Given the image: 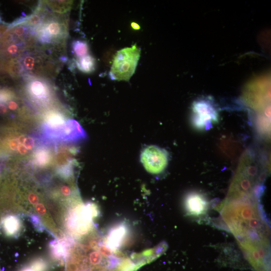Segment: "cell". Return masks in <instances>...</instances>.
Wrapping results in <instances>:
<instances>
[{
  "label": "cell",
  "mask_w": 271,
  "mask_h": 271,
  "mask_svg": "<svg viewBox=\"0 0 271 271\" xmlns=\"http://www.w3.org/2000/svg\"><path fill=\"white\" fill-rule=\"evenodd\" d=\"M261 208L254 203L240 201L220 209L224 221L245 256L268 249L265 216Z\"/></svg>",
  "instance_id": "1"
},
{
  "label": "cell",
  "mask_w": 271,
  "mask_h": 271,
  "mask_svg": "<svg viewBox=\"0 0 271 271\" xmlns=\"http://www.w3.org/2000/svg\"><path fill=\"white\" fill-rule=\"evenodd\" d=\"M34 31L36 42L44 46L63 44L68 36V22L62 15L48 12Z\"/></svg>",
  "instance_id": "2"
},
{
  "label": "cell",
  "mask_w": 271,
  "mask_h": 271,
  "mask_svg": "<svg viewBox=\"0 0 271 271\" xmlns=\"http://www.w3.org/2000/svg\"><path fill=\"white\" fill-rule=\"evenodd\" d=\"M35 46L27 49L18 58L24 77L32 76L42 77L55 70V64Z\"/></svg>",
  "instance_id": "3"
},
{
  "label": "cell",
  "mask_w": 271,
  "mask_h": 271,
  "mask_svg": "<svg viewBox=\"0 0 271 271\" xmlns=\"http://www.w3.org/2000/svg\"><path fill=\"white\" fill-rule=\"evenodd\" d=\"M140 57L136 44L117 52L109 72L111 79L128 80L134 73Z\"/></svg>",
  "instance_id": "4"
},
{
  "label": "cell",
  "mask_w": 271,
  "mask_h": 271,
  "mask_svg": "<svg viewBox=\"0 0 271 271\" xmlns=\"http://www.w3.org/2000/svg\"><path fill=\"white\" fill-rule=\"evenodd\" d=\"M192 111V123L197 129H208L218 121L217 111L208 99L195 101L193 104Z\"/></svg>",
  "instance_id": "5"
},
{
  "label": "cell",
  "mask_w": 271,
  "mask_h": 271,
  "mask_svg": "<svg viewBox=\"0 0 271 271\" xmlns=\"http://www.w3.org/2000/svg\"><path fill=\"white\" fill-rule=\"evenodd\" d=\"M141 161L145 169L153 174L162 172L167 166L169 155L166 150L157 146H149L142 151Z\"/></svg>",
  "instance_id": "6"
},
{
  "label": "cell",
  "mask_w": 271,
  "mask_h": 271,
  "mask_svg": "<svg viewBox=\"0 0 271 271\" xmlns=\"http://www.w3.org/2000/svg\"><path fill=\"white\" fill-rule=\"evenodd\" d=\"M26 89L29 98L37 104L42 105L48 103L52 94L49 83L45 78L27 76Z\"/></svg>",
  "instance_id": "7"
},
{
  "label": "cell",
  "mask_w": 271,
  "mask_h": 271,
  "mask_svg": "<svg viewBox=\"0 0 271 271\" xmlns=\"http://www.w3.org/2000/svg\"><path fill=\"white\" fill-rule=\"evenodd\" d=\"M48 136L64 142H76L85 139L86 133L77 121L71 119L50 132Z\"/></svg>",
  "instance_id": "8"
},
{
  "label": "cell",
  "mask_w": 271,
  "mask_h": 271,
  "mask_svg": "<svg viewBox=\"0 0 271 271\" xmlns=\"http://www.w3.org/2000/svg\"><path fill=\"white\" fill-rule=\"evenodd\" d=\"M184 205L188 215L197 217L203 215L207 212L209 202L203 194L193 191L186 196Z\"/></svg>",
  "instance_id": "9"
},
{
  "label": "cell",
  "mask_w": 271,
  "mask_h": 271,
  "mask_svg": "<svg viewBox=\"0 0 271 271\" xmlns=\"http://www.w3.org/2000/svg\"><path fill=\"white\" fill-rule=\"evenodd\" d=\"M128 232L127 226L124 222L114 226L110 229L104 238V245L112 251H118L125 241Z\"/></svg>",
  "instance_id": "10"
},
{
  "label": "cell",
  "mask_w": 271,
  "mask_h": 271,
  "mask_svg": "<svg viewBox=\"0 0 271 271\" xmlns=\"http://www.w3.org/2000/svg\"><path fill=\"white\" fill-rule=\"evenodd\" d=\"M28 48L26 42L15 39L12 36L11 40L0 47V55L8 60L18 59Z\"/></svg>",
  "instance_id": "11"
},
{
  "label": "cell",
  "mask_w": 271,
  "mask_h": 271,
  "mask_svg": "<svg viewBox=\"0 0 271 271\" xmlns=\"http://www.w3.org/2000/svg\"><path fill=\"white\" fill-rule=\"evenodd\" d=\"M77 68L85 73H91L95 69L96 61L95 58L91 55H87L83 57L78 58L76 61Z\"/></svg>",
  "instance_id": "12"
},
{
  "label": "cell",
  "mask_w": 271,
  "mask_h": 271,
  "mask_svg": "<svg viewBox=\"0 0 271 271\" xmlns=\"http://www.w3.org/2000/svg\"><path fill=\"white\" fill-rule=\"evenodd\" d=\"M47 5L53 12L62 15L71 9L72 1H44Z\"/></svg>",
  "instance_id": "13"
},
{
  "label": "cell",
  "mask_w": 271,
  "mask_h": 271,
  "mask_svg": "<svg viewBox=\"0 0 271 271\" xmlns=\"http://www.w3.org/2000/svg\"><path fill=\"white\" fill-rule=\"evenodd\" d=\"M71 47L74 54L77 58L88 55L89 45L85 41L75 40L72 43Z\"/></svg>",
  "instance_id": "14"
},
{
  "label": "cell",
  "mask_w": 271,
  "mask_h": 271,
  "mask_svg": "<svg viewBox=\"0 0 271 271\" xmlns=\"http://www.w3.org/2000/svg\"><path fill=\"white\" fill-rule=\"evenodd\" d=\"M6 72L14 78H18L23 76L22 69L18 58L8 60Z\"/></svg>",
  "instance_id": "15"
},
{
  "label": "cell",
  "mask_w": 271,
  "mask_h": 271,
  "mask_svg": "<svg viewBox=\"0 0 271 271\" xmlns=\"http://www.w3.org/2000/svg\"><path fill=\"white\" fill-rule=\"evenodd\" d=\"M18 221L13 216H8L4 221V228L6 233L9 235L14 234L18 229Z\"/></svg>",
  "instance_id": "16"
},
{
  "label": "cell",
  "mask_w": 271,
  "mask_h": 271,
  "mask_svg": "<svg viewBox=\"0 0 271 271\" xmlns=\"http://www.w3.org/2000/svg\"><path fill=\"white\" fill-rule=\"evenodd\" d=\"M34 161L39 166H44L50 161L49 153L44 149H39L36 152L34 155Z\"/></svg>",
  "instance_id": "17"
},
{
  "label": "cell",
  "mask_w": 271,
  "mask_h": 271,
  "mask_svg": "<svg viewBox=\"0 0 271 271\" xmlns=\"http://www.w3.org/2000/svg\"><path fill=\"white\" fill-rule=\"evenodd\" d=\"M15 97L14 93L7 88H0V103H7Z\"/></svg>",
  "instance_id": "18"
},
{
  "label": "cell",
  "mask_w": 271,
  "mask_h": 271,
  "mask_svg": "<svg viewBox=\"0 0 271 271\" xmlns=\"http://www.w3.org/2000/svg\"><path fill=\"white\" fill-rule=\"evenodd\" d=\"M46 268V264L40 259L34 261L31 265V268L34 271H45Z\"/></svg>",
  "instance_id": "19"
},
{
  "label": "cell",
  "mask_w": 271,
  "mask_h": 271,
  "mask_svg": "<svg viewBox=\"0 0 271 271\" xmlns=\"http://www.w3.org/2000/svg\"><path fill=\"white\" fill-rule=\"evenodd\" d=\"M24 145L28 150H31L34 146V139L30 137L26 138Z\"/></svg>",
  "instance_id": "20"
},
{
  "label": "cell",
  "mask_w": 271,
  "mask_h": 271,
  "mask_svg": "<svg viewBox=\"0 0 271 271\" xmlns=\"http://www.w3.org/2000/svg\"><path fill=\"white\" fill-rule=\"evenodd\" d=\"M19 145V143L18 139L14 138L10 140V141H9V147L13 151H15L18 149Z\"/></svg>",
  "instance_id": "21"
},
{
  "label": "cell",
  "mask_w": 271,
  "mask_h": 271,
  "mask_svg": "<svg viewBox=\"0 0 271 271\" xmlns=\"http://www.w3.org/2000/svg\"><path fill=\"white\" fill-rule=\"evenodd\" d=\"M29 202L32 204H37L39 202V198L36 194L31 193L28 196Z\"/></svg>",
  "instance_id": "22"
},
{
  "label": "cell",
  "mask_w": 271,
  "mask_h": 271,
  "mask_svg": "<svg viewBox=\"0 0 271 271\" xmlns=\"http://www.w3.org/2000/svg\"><path fill=\"white\" fill-rule=\"evenodd\" d=\"M36 209L40 215H44L46 212V210L43 204L39 203L36 206Z\"/></svg>",
  "instance_id": "23"
},
{
  "label": "cell",
  "mask_w": 271,
  "mask_h": 271,
  "mask_svg": "<svg viewBox=\"0 0 271 271\" xmlns=\"http://www.w3.org/2000/svg\"><path fill=\"white\" fill-rule=\"evenodd\" d=\"M8 108L12 111L17 110L18 107L17 102L14 100H11L7 103Z\"/></svg>",
  "instance_id": "24"
},
{
  "label": "cell",
  "mask_w": 271,
  "mask_h": 271,
  "mask_svg": "<svg viewBox=\"0 0 271 271\" xmlns=\"http://www.w3.org/2000/svg\"><path fill=\"white\" fill-rule=\"evenodd\" d=\"M61 192L64 196H69L71 194V190L69 187L66 185H63L61 187Z\"/></svg>",
  "instance_id": "25"
},
{
  "label": "cell",
  "mask_w": 271,
  "mask_h": 271,
  "mask_svg": "<svg viewBox=\"0 0 271 271\" xmlns=\"http://www.w3.org/2000/svg\"><path fill=\"white\" fill-rule=\"evenodd\" d=\"M3 57V56L0 55V71H2L3 70L6 71L7 61H6Z\"/></svg>",
  "instance_id": "26"
},
{
  "label": "cell",
  "mask_w": 271,
  "mask_h": 271,
  "mask_svg": "<svg viewBox=\"0 0 271 271\" xmlns=\"http://www.w3.org/2000/svg\"><path fill=\"white\" fill-rule=\"evenodd\" d=\"M18 150L21 155H25L28 152V149L23 144H19Z\"/></svg>",
  "instance_id": "27"
},
{
  "label": "cell",
  "mask_w": 271,
  "mask_h": 271,
  "mask_svg": "<svg viewBox=\"0 0 271 271\" xmlns=\"http://www.w3.org/2000/svg\"><path fill=\"white\" fill-rule=\"evenodd\" d=\"M8 112L7 106L5 103H0V114L4 115Z\"/></svg>",
  "instance_id": "28"
},
{
  "label": "cell",
  "mask_w": 271,
  "mask_h": 271,
  "mask_svg": "<svg viewBox=\"0 0 271 271\" xmlns=\"http://www.w3.org/2000/svg\"><path fill=\"white\" fill-rule=\"evenodd\" d=\"M131 28L134 30H139L140 29V25L135 22H131L130 24Z\"/></svg>",
  "instance_id": "29"
},
{
  "label": "cell",
  "mask_w": 271,
  "mask_h": 271,
  "mask_svg": "<svg viewBox=\"0 0 271 271\" xmlns=\"http://www.w3.org/2000/svg\"><path fill=\"white\" fill-rule=\"evenodd\" d=\"M26 138L23 135L20 136L18 139L19 144H24Z\"/></svg>",
  "instance_id": "30"
},
{
  "label": "cell",
  "mask_w": 271,
  "mask_h": 271,
  "mask_svg": "<svg viewBox=\"0 0 271 271\" xmlns=\"http://www.w3.org/2000/svg\"><path fill=\"white\" fill-rule=\"evenodd\" d=\"M22 271H34L31 268H27L26 269H24Z\"/></svg>",
  "instance_id": "31"
},
{
  "label": "cell",
  "mask_w": 271,
  "mask_h": 271,
  "mask_svg": "<svg viewBox=\"0 0 271 271\" xmlns=\"http://www.w3.org/2000/svg\"><path fill=\"white\" fill-rule=\"evenodd\" d=\"M7 23H5L3 20H2V18H1V15H0V24H6Z\"/></svg>",
  "instance_id": "32"
}]
</instances>
